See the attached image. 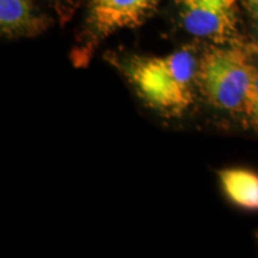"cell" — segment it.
Returning a JSON list of instances; mask_svg holds the SVG:
<instances>
[{
  "label": "cell",
  "instance_id": "cell-1",
  "mask_svg": "<svg viewBox=\"0 0 258 258\" xmlns=\"http://www.w3.org/2000/svg\"><path fill=\"white\" fill-rule=\"evenodd\" d=\"M200 55L184 47L167 55H129L112 60L139 98L165 117L184 115L198 90Z\"/></svg>",
  "mask_w": 258,
  "mask_h": 258
},
{
  "label": "cell",
  "instance_id": "cell-2",
  "mask_svg": "<svg viewBox=\"0 0 258 258\" xmlns=\"http://www.w3.org/2000/svg\"><path fill=\"white\" fill-rule=\"evenodd\" d=\"M254 62L251 44H209L200 54L198 91L213 108L241 117Z\"/></svg>",
  "mask_w": 258,
  "mask_h": 258
},
{
  "label": "cell",
  "instance_id": "cell-3",
  "mask_svg": "<svg viewBox=\"0 0 258 258\" xmlns=\"http://www.w3.org/2000/svg\"><path fill=\"white\" fill-rule=\"evenodd\" d=\"M161 0H89L85 23L72 50V62L85 67L97 48L116 31L140 27Z\"/></svg>",
  "mask_w": 258,
  "mask_h": 258
},
{
  "label": "cell",
  "instance_id": "cell-4",
  "mask_svg": "<svg viewBox=\"0 0 258 258\" xmlns=\"http://www.w3.org/2000/svg\"><path fill=\"white\" fill-rule=\"evenodd\" d=\"M180 24L191 36L228 44L238 42L239 0H176Z\"/></svg>",
  "mask_w": 258,
  "mask_h": 258
},
{
  "label": "cell",
  "instance_id": "cell-5",
  "mask_svg": "<svg viewBox=\"0 0 258 258\" xmlns=\"http://www.w3.org/2000/svg\"><path fill=\"white\" fill-rule=\"evenodd\" d=\"M49 25L34 0H0V30L8 38L35 37Z\"/></svg>",
  "mask_w": 258,
  "mask_h": 258
},
{
  "label": "cell",
  "instance_id": "cell-6",
  "mask_svg": "<svg viewBox=\"0 0 258 258\" xmlns=\"http://www.w3.org/2000/svg\"><path fill=\"white\" fill-rule=\"evenodd\" d=\"M219 182L226 199L245 211L258 212V173L245 167L219 171Z\"/></svg>",
  "mask_w": 258,
  "mask_h": 258
},
{
  "label": "cell",
  "instance_id": "cell-7",
  "mask_svg": "<svg viewBox=\"0 0 258 258\" xmlns=\"http://www.w3.org/2000/svg\"><path fill=\"white\" fill-rule=\"evenodd\" d=\"M254 51V72L252 77V83H251L249 93H247L246 103L241 115V120L247 128L253 129L258 133V50L251 44Z\"/></svg>",
  "mask_w": 258,
  "mask_h": 258
},
{
  "label": "cell",
  "instance_id": "cell-8",
  "mask_svg": "<svg viewBox=\"0 0 258 258\" xmlns=\"http://www.w3.org/2000/svg\"><path fill=\"white\" fill-rule=\"evenodd\" d=\"M61 23H67L78 10L82 0H49Z\"/></svg>",
  "mask_w": 258,
  "mask_h": 258
},
{
  "label": "cell",
  "instance_id": "cell-9",
  "mask_svg": "<svg viewBox=\"0 0 258 258\" xmlns=\"http://www.w3.org/2000/svg\"><path fill=\"white\" fill-rule=\"evenodd\" d=\"M241 3L252 21L258 25V0H241Z\"/></svg>",
  "mask_w": 258,
  "mask_h": 258
},
{
  "label": "cell",
  "instance_id": "cell-10",
  "mask_svg": "<svg viewBox=\"0 0 258 258\" xmlns=\"http://www.w3.org/2000/svg\"><path fill=\"white\" fill-rule=\"evenodd\" d=\"M252 44L254 46V48H256V49L258 50V43H252Z\"/></svg>",
  "mask_w": 258,
  "mask_h": 258
}]
</instances>
